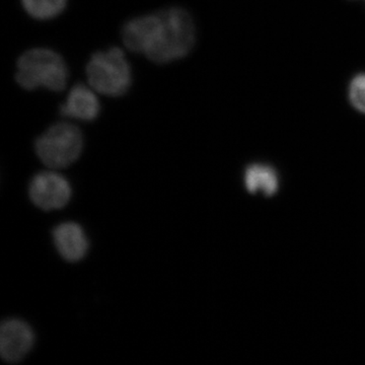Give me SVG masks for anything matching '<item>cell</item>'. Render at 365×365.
Returning a JSON list of instances; mask_svg holds the SVG:
<instances>
[{
	"label": "cell",
	"mask_w": 365,
	"mask_h": 365,
	"mask_svg": "<svg viewBox=\"0 0 365 365\" xmlns=\"http://www.w3.org/2000/svg\"><path fill=\"white\" fill-rule=\"evenodd\" d=\"M53 240L64 260L78 262L88 253V239L83 228L76 223L64 222L55 227Z\"/></svg>",
	"instance_id": "52a82bcc"
},
{
	"label": "cell",
	"mask_w": 365,
	"mask_h": 365,
	"mask_svg": "<svg viewBox=\"0 0 365 365\" xmlns=\"http://www.w3.org/2000/svg\"><path fill=\"white\" fill-rule=\"evenodd\" d=\"M83 134L69 123L53 125L37 139L36 153L47 167L62 169L78 160L83 150Z\"/></svg>",
	"instance_id": "277c9868"
},
{
	"label": "cell",
	"mask_w": 365,
	"mask_h": 365,
	"mask_svg": "<svg viewBox=\"0 0 365 365\" xmlns=\"http://www.w3.org/2000/svg\"><path fill=\"white\" fill-rule=\"evenodd\" d=\"M34 344L31 327L21 319H7L0 329V353L7 362H18L30 352Z\"/></svg>",
	"instance_id": "8992f818"
},
{
	"label": "cell",
	"mask_w": 365,
	"mask_h": 365,
	"mask_svg": "<svg viewBox=\"0 0 365 365\" xmlns=\"http://www.w3.org/2000/svg\"><path fill=\"white\" fill-rule=\"evenodd\" d=\"M245 184L251 193L261 192L266 196L274 195L278 189L277 173L269 165H250L245 174Z\"/></svg>",
	"instance_id": "9c48e42d"
},
{
	"label": "cell",
	"mask_w": 365,
	"mask_h": 365,
	"mask_svg": "<svg viewBox=\"0 0 365 365\" xmlns=\"http://www.w3.org/2000/svg\"><path fill=\"white\" fill-rule=\"evenodd\" d=\"M67 0H21L26 13L38 20H50L64 11Z\"/></svg>",
	"instance_id": "30bf717a"
},
{
	"label": "cell",
	"mask_w": 365,
	"mask_h": 365,
	"mask_svg": "<svg viewBox=\"0 0 365 365\" xmlns=\"http://www.w3.org/2000/svg\"><path fill=\"white\" fill-rule=\"evenodd\" d=\"M29 193L33 203L46 211L64 207L71 198L68 181L54 172L36 175L31 181Z\"/></svg>",
	"instance_id": "5b68a950"
},
{
	"label": "cell",
	"mask_w": 365,
	"mask_h": 365,
	"mask_svg": "<svg viewBox=\"0 0 365 365\" xmlns=\"http://www.w3.org/2000/svg\"><path fill=\"white\" fill-rule=\"evenodd\" d=\"M86 76L91 88L102 95L120 97L131 86V67L120 48L97 52L86 66Z\"/></svg>",
	"instance_id": "3957f363"
},
{
	"label": "cell",
	"mask_w": 365,
	"mask_h": 365,
	"mask_svg": "<svg viewBox=\"0 0 365 365\" xmlns=\"http://www.w3.org/2000/svg\"><path fill=\"white\" fill-rule=\"evenodd\" d=\"M93 88L85 85L74 86L69 91L66 103L60 107L63 116L72 119L93 121L100 114V102Z\"/></svg>",
	"instance_id": "ba28073f"
},
{
	"label": "cell",
	"mask_w": 365,
	"mask_h": 365,
	"mask_svg": "<svg viewBox=\"0 0 365 365\" xmlns=\"http://www.w3.org/2000/svg\"><path fill=\"white\" fill-rule=\"evenodd\" d=\"M67 81L68 68L66 61L51 49H32L19 59L16 81L25 90L45 88L61 91L66 88Z\"/></svg>",
	"instance_id": "7a4b0ae2"
},
{
	"label": "cell",
	"mask_w": 365,
	"mask_h": 365,
	"mask_svg": "<svg viewBox=\"0 0 365 365\" xmlns=\"http://www.w3.org/2000/svg\"><path fill=\"white\" fill-rule=\"evenodd\" d=\"M122 39L132 52L155 63L181 59L195 44V26L190 14L178 7L163 9L127 21Z\"/></svg>",
	"instance_id": "6da1fadb"
},
{
	"label": "cell",
	"mask_w": 365,
	"mask_h": 365,
	"mask_svg": "<svg viewBox=\"0 0 365 365\" xmlns=\"http://www.w3.org/2000/svg\"><path fill=\"white\" fill-rule=\"evenodd\" d=\"M349 100L357 111L365 114V73L355 76L350 83Z\"/></svg>",
	"instance_id": "8fae6325"
}]
</instances>
